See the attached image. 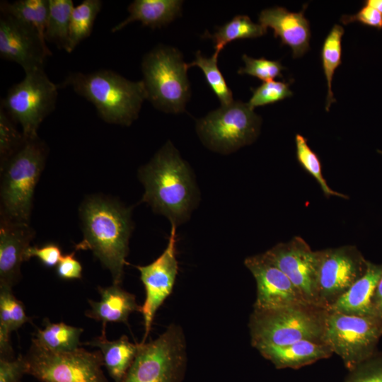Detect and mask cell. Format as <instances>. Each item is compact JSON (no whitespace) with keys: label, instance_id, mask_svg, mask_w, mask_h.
Segmentation results:
<instances>
[{"label":"cell","instance_id":"cell-26","mask_svg":"<svg viewBox=\"0 0 382 382\" xmlns=\"http://www.w3.org/2000/svg\"><path fill=\"white\" fill-rule=\"evenodd\" d=\"M72 0H49V13L45 32L46 42L54 44L58 49L66 50Z\"/></svg>","mask_w":382,"mask_h":382},{"label":"cell","instance_id":"cell-29","mask_svg":"<svg viewBox=\"0 0 382 382\" xmlns=\"http://www.w3.org/2000/svg\"><path fill=\"white\" fill-rule=\"evenodd\" d=\"M344 33L343 27L335 24L325 38L322 45L320 57L328 87L326 111H329L331 105L336 101L332 90V82L335 70L342 63V38Z\"/></svg>","mask_w":382,"mask_h":382},{"label":"cell","instance_id":"cell-36","mask_svg":"<svg viewBox=\"0 0 382 382\" xmlns=\"http://www.w3.org/2000/svg\"><path fill=\"white\" fill-rule=\"evenodd\" d=\"M344 382H382V352H376L349 371Z\"/></svg>","mask_w":382,"mask_h":382},{"label":"cell","instance_id":"cell-33","mask_svg":"<svg viewBox=\"0 0 382 382\" xmlns=\"http://www.w3.org/2000/svg\"><path fill=\"white\" fill-rule=\"evenodd\" d=\"M25 139L0 106V161L4 164L23 145Z\"/></svg>","mask_w":382,"mask_h":382},{"label":"cell","instance_id":"cell-4","mask_svg":"<svg viewBox=\"0 0 382 382\" xmlns=\"http://www.w3.org/2000/svg\"><path fill=\"white\" fill-rule=\"evenodd\" d=\"M327 313L311 304L253 310L248 323L251 345L257 349L302 340L323 341Z\"/></svg>","mask_w":382,"mask_h":382},{"label":"cell","instance_id":"cell-13","mask_svg":"<svg viewBox=\"0 0 382 382\" xmlns=\"http://www.w3.org/2000/svg\"><path fill=\"white\" fill-rule=\"evenodd\" d=\"M136 267L146 293L141 310L144 326L141 343H144L158 309L172 292L178 274L175 225L171 224L168 243L163 253L151 263Z\"/></svg>","mask_w":382,"mask_h":382},{"label":"cell","instance_id":"cell-18","mask_svg":"<svg viewBox=\"0 0 382 382\" xmlns=\"http://www.w3.org/2000/svg\"><path fill=\"white\" fill-rule=\"evenodd\" d=\"M303 12L304 8L294 13L275 6L262 10L259 15V23L267 29L271 28L282 45L291 49L294 58L301 57L310 48V23Z\"/></svg>","mask_w":382,"mask_h":382},{"label":"cell","instance_id":"cell-41","mask_svg":"<svg viewBox=\"0 0 382 382\" xmlns=\"http://www.w3.org/2000/svg\"><path fill=\"white\" fill-rule=\"evenodd\" d=\"M372 304L376 313L382 316V276L375 289L373 298Z\"/></svg>","mask_w":382,"mask_h":382},{"label":"cell","instance_id":"cell-24","mask_svg":"<svg viewBox=\"0 0 382 382\" xmlns=\"http://www.w3.org/2000/svg\"><path fill=\"white\" fill-rule=\"evenodd\" d=\"M43 328H37L33 340L50 351L57 352H71L79 348L80 336L83 329L64 323H52L43 320Z\"/></svg>","mask_w":382,"mask_h":382},{"label":"cell","instance_id":"cell-28","mask_svg":"<svg viewBox=\"0 0 382 382\" xmlns=\"http://www.w3.org/2000/svg\"><path fill=\"white\" fill-rule=\"evenodd\" d=\"M102 6L100 0H83L74 6L71 15L66 52H72L83 40L90 36Z\"/></svg>","mask_w":382,"mask_h":382},{"label":"cell","instance_id":"cell-31","mask_svg":"<svg viewBox=\"0 0 382 382\" xmlns=\"http://www.w3.org/2000/svg\"><path fill=\"white\" fill-rule=\"evenodd\" d=\"M296 158L300 166L319 184L324 195L329 197L336 196L347 199L348 197L342 193L331 189L325 180L321 162L318 155L310 148L307 139L302 135L297 134L295 137Z\"/></svg>","mask_w":382,"mask_h":382},{"label":"cell","instance_id":"cell-11","mask_svg":"<svg viewBox=\"0 0 382 382\" xmlns=\"http://www.w3.org/2000/svg\"><path fill=\"white\" fill-rule=\"evenodd\" d=\"M260 123V117L248 103L234 100L198 120L197 132L207 147L228 154L253 142Z\"/></svg>","mask_w":382,"mask_h":382},{"label":"cell","instance_id":"cell-6","mask_svg":"<svg viewBox=\"0 0 382 382\" xmlns=\"http://www.w3.org/2000/svg\"><path fill=\"white\" fill-rule=\"evenodd\" d=\"M187 69L175 48L160 45L146 54L141 71L147 100L161 111L183 112L190 96Z\"/></svg>","mask_w":382,"mask_h":382},{"label":"cell","instance_id":"cell-19","mask_svg":"<svg viewBox=\"0 0 382 382\" xmlns=\"http://www.w3.org/2000/svg\"><path fill=\"white\" fill-rule=\"evenodd\" d=\"M277 369H297L329 358L333 353L323 341L302 340L284 346H268L257 349Z\"/></svg>","mask_w":382,"mask_h":382},{"label":"cell","instance_id":"cell-9","mask_svg":"<svg viewBox=\"0 0 382 382\" xmlns=\"http://www.w3.org/2000/svg\"><path fill=\"white\" fill-rule=\"evenodd\" d=\"M58 89L45 69L25 72L24 79L8 89L1 107L21 125L25 139H35L40 125L55 108Z\"/></svg>","mask_w":382,"mask_h":382},{"label":"cell","instance_id":"cell-34","mask_svg":"<svg viewBox=\"0 0 382 382\" xmlns=\"http://www.w3.org/2000/svg\"><path fill=\"white\" fill-rule=\"evenodd\" d=\"M251 91L253 95L248 105L253 110L256 107L277 103L293 95L289 88V83L273 80L265 81L260 86L251 88Z\"/></svg>","mask_w":382,"mask_h":382},{"label":"cell","instance_id":"cell-21","mask_svg":"<svg viewBox=\"0 0 382 382\" xmlns=\"http://www.w3.org/2000/svg\"><path fill=\"white\" fill-rule=\"evenodd\" d=\"M100 299L98 301L89 300L91 308L86 313L87 317L100 321L103 325L107 323H127L129 315L135 311L141 312L135 296L122 288L120 285L112 284L107 287H98Z\"/></svg>","mask_w":382,"mask_h":382},{"label":"cell","instance_id":"cell-3","mask_svg":"<svg viewBox=\"0 0 382 382\" xmlns=\"http://www.w3.org/2000/svg\"><path fill=\"white\" fill-rule=\"evenodd\" d=\"M57 86L59 88H71L92 103L98 116L110 124L130 125L147 100L142 80L132 81L111 70L71 72Z\"/></svg>","mask_w":382,"mask_h":382},{"label":"cell","instance_id":"cell-43","mask_svg":"<svg viewBox=\"0 0 382 382\" xmlns=\"http://www.w3.org/2000/svg\"><path fill=\"white\" fill-rule=\"evenodd\" d=\"M379 153H381L382 154V151H378Z\"/></svg>","mask_w":382,"mask_h":382},{"label":"cell","instance_id":"cell-20","mask_svg":"<svg viewBox=\"0 0 382 382\" xmlns=\"http://www.w3.org/2000/svg\"><path fill=\"white\" fill-rule=\"evenodd\" d=\"M381 276L382 264L369 261L364 274L327 310L350 315L378 316L372 298Z\"/></svg>","mask_w":382,"mask_h":382},{"label":"cell","instance_id":"cell-40","mask_svg":"<svg viewBox=\"0 0 382 382\" xmlns=\"http://www.w3.org/2000/svg\"><path fill=\"white\" fill-rule=\"evenodd\" d=\"M82 271L81 264L75 258L74 253L63 255L56 268L58 277L66 280L81 279Z\"/></svg>","mask_w":382,"mask_h":382},{"label":"cell","instance_id":"cell-30","mask_svg":"<svg viewBox=\"0 0 382 382\" xmlns=\"http://www.w3.org/2000/svg\"><path fill=\"white\" fill-rule=\"evenodd\" d=\"M217 59L214 54L209 58L204 57L198 51L195 54V60L187 64V67L196 66L202 69L207 82L219 98L221 106H226L232 103L234 100L232 92L218 67Z\"/></svg>","mask_w":382,"mask_h":382},{"label":"cell","instance_id":"cell-17","mask_svg":"<svg viewBox=\"0 0 382 382\" xmlns=\"http://www.w3.org/2000/svg\"><path fill=\"white\" fill-rule=\"evenodd\" d=\"M33 236L34 231L28 224L1 218L0 286L11 289L18 281L21 265Z\"/></svg>","mask_w":382,"mask_h":382},{"label":"cell","instance_id":"cell-27","mask_svg":"<svg viewBox=\"0 0 382 382\" xmlns=\"http://www.w3.org/2000/svg\"><path fill=\"white\" fill-rule=\"evenodd\" d=\"M0 11L30 25L45 40L49 0H18L13 2L1 1Z\"/></svg>","mask_w":382,"mask_h":382},{"label":"cell","instance_id":"cell-42","mask_svg":"<svg viewBox=\"0 0 382 382\" xmlns=\"http://www.w3.org/2000/svg\"><path fill=\"white\" fill-rule=\"evenodd\" d=\"M364 4H366L382 13V0H366L364 1Z\"/></svg>","mask_w":382,"mask_h":382},{"label":"cell","instance_id":"cell-12","mask_svg":"<svg viewBox=\"0 0 382 382\" xmlns=\"http://www.w3.org/2000/svg\"><path fill=\"white\" fill-rule=\"evenodd\" d=\"M316 252V301L328 309L364 274L369 260L354 245Z\"/></svg>","mask_w":382,"mask_h":382},{"label":"cell","instance_id":"cell-5","mask_svg":"<svg viewBox=\"0 0 382 382\" xmlns=\"http://www.w3.org/2000/svg\"><path fill=\"white\" fill-rule=\"evenodd\" d=\"M47 153L46 144L38 137L25 139L21 148L1 166V218L28 224L35 187Z\"/></svg>","mask_w":382,"mask_h":382},{"label":"cell","instance_id":"cell-35","mask_svg":"<svg viewBox=\"0 0 382 382\" xmlns=\"http://www.w3.org/2000/svg\"><path fill=\"white\" fill-rule=\"evenodd\" d=\"M245 67L238 71L239 74H248L265 81L277 77H282V71L285 68L279 61L269 60L264 57L255 59L246 54L243 55Z\"/></svg>","mask_w":382,"mask_h":382},{"label":"cell","instance_id":"cell-23","mask_svg":"<svg viewBox=\"0 0 382 382\" xmlns=\"http://www.w3.org/2000/svg\"><path fill=\"white\" fill-rule=\"evenodd\" d=\"M87 345L100 349L103 366L114 382L122 381L135 359L139 347V344L131 342L125 335L116 340H108L105 335V325H103L101 335L87 342Z\"/></svg>","mask_w":382,"mask_h":382},{"label":"cell","instance_id":"cell-32","mask_svg":"<svg viewBox=\"0 0 382 382\" xmlns=\"http://www.w3.org/2000/svg\"><path fill=\"white\" fill-rule=\"evenodd\" d=\"M29 320L23 303L11 289L0 286V330L11 334Z\"/></svg>","mask_w":382,"mask_h":382},{"label":"cell","instance_id":"cell-16","mask_svg":"<svg viewBox=\"0 0 382 382\" xmlns=\"http://www.w3.org/2000/svg\"><path fill=\"white\" fill-rule=\"evenodd\" d=\"M244 264L256 282L257 294L253 310L309 304L289 277L264 253L248 257Z\"/></svg>","mask_w":382,"mask_h":382},{"label":"cell","instance_id":"cell-14","mask_svg":"<svg viewBox=\"0 0 382 382\" xmlns=\"http://www.w3.org/2000/svg\"><path fill=\"white\" fill-rule=\"evenodd\" d=\"M51 51L35 28L6 13L0 15V56L19 64L25 73L44 69Z\"/></svg>","mask_w":382,"mask_h":382},{"label":"cell","instance_id":"cell-22","mask_svg":"<svg viewBox=\"0 0 382 382\" xmlns=\"http://www.w3.org/2000/svg\"><path fill=\"white\" fill-rule=\"evenodd\" d=\"M182 4L183 1L178 0H135L127 8L129 16L115 25L111 32H118L134 21L151 28H161L180 14Z\"/></svg>","mask_w":382,"mask_h":382},{"label":"cell","instance_id":"cell-8","mask_svg":"<svg viewBox=\"0 0 382 382\" xmlns=\"http://www.w3.org/2000/svg\"><path fill=\"white\" fill-rule=\"evenodd\" d=\"M382 337V316L328 311L323 341L349 370L377 352Z\"/></svg>","mask_w":382,"mask_h":382},{"label":"cell","instance_id":"cell-1","mask_svg":"<svg viewBox=\"0 0 382 382\" xmlns=\"http://www.w3.org/2000/svg\"><path fill=\"white\" fill-rule=\"evenodd\" d=\"M83 239L76 250H90L108 269L114 284L120 285L129 238L132 230L130 211L103 197H93L81 208Z\"/></svg>","mask_w":382,"mask_h":382},{"label":"cell","instance_id":"cell-7","mask_svg":"<svg viewBox=\"0 0 382 382\" xmlns=\"http://www.w3.org/2000/svg\"><path fill=\"white\" fill-rule=\"evenodd\" d=\"M187 366L185 334L170 324L156 339L139 343L122 382H183Z\"/></svg>","mask_w":382,"mask_h":382},{"label":"cell","instance_id":"cell-25","mask_svg":"<svg viewBox=\"0 0 382 382\" xmlns=\"http://www.w3.org/2000/svg\"><path fill=\"white\" fill-rule=\"evenodd\" d=\"M267 30V29L260 23H253L248 16L238 15L218 28L213 35H206L214 41V55L218 57L220 52L228 43L236 40L258 37L264 35Z\"/></svg>","mask_w":382,"mask_h":382},{"label":"cell","instance_id":"cell-2","mask_svg":"<svg viewBox=\"0 0 382 382\" xmlns=\"http://www.w3.org/2000/svg\"><path fill=\"white\" fill-rule=\"evenodd\" d=\"M139 175L145 188L143 201L155 212L175 226L188 219L196 188L189 167L170 141L139 169Z\"/></svg>","mask_w":382,"mask_h":382},{"label":"cell","instance_id":"cell-10","mask_svg":"<svg viewBox=\"0 0 382 382\" xmlns=\"http://www.w3.org/2000/svg\"><path fill=\"white\" fill-rule=\"evenodd\" d=\"M24 358L28 374L41 382H108L99 351L79 347L71 352H53L32 340Z\"/></svg>","mask_w":382,"mask_h":382},{"label":"cell","instance_id":"cell-39","mask_svg":"<svg viewBox=\"0 0 382 382\" xmlns=\"http://www.w3.org/2000/svg\"><path fill=\"white\" fill-rule=\"evenodd\" d=\"M340 22L343 25L358 22L364 25L381 30L382 29V13L375 8L364 4L355 14L342 16Z\"/></svg>","mask_w":382,"mask_h":382},{"label":"cell","instance_id":"cell-15","mask_svg":"<svg viewBox=\"0 0 382 382\" xmlns=\"http://www.w3.org/2000/svg\"><path fill=\"white\" fill-rule=\"evenodd\" d=\"M297 287L309 304L317 306V252L300 236L279 243L263 253Z\"/></svg>","mask_w":382,"mask_h":382},{"label":"cell","instance_id":"cell-37","mask_svg":"<svg viewBox=\"0 0 382 382\" xmlns=\"http://www.w3.org/2000/svg\"><path fill=\"white\" fill-rule=\"evenodd\" d=\"M62 256L59 246L51 243L41 247L30 245L25 254V261L36 257L45 266L53 267L57 265Z\"/></svg>","mask_w":382,"mask_h":382},{"label":"cell","instance_id":"cell-38","mask_svg":"<svg viewBox=\"0 0 382 382\" xmlns=\"http://www.w3.org/2000/svg\"><path fill=\"white\" fill-rule=\"evenodd\" d=\"M25 374H28V367L24 356L0 359V382H20Z\"/></svg>","mask_w":382,"mask_h":382}]
</instances>
